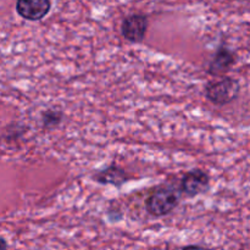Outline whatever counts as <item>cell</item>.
<instances>
[{
    "instance_id": "obj_1",
    "label": "cell",
    "mask_w": 250,
    "mask_h": 250,
    "mask_svg": "<svg viewBox=\"0 0 250 250\" xmlns=\"http://www.w3.org/2000/svg\"><path fill=\"white\" fill-rule=\"evenodd\" d=\"M180 190L171 186L156 188L146 199V209L155 217L165 216L175 210L180 203Z\"/></svg>"
},
{
    "instance_id": "obj_5",
    "label": "cell",
    "mask_w": 250,
    "mask_h": 250,
    "mask_svg": "<svg viewBox=\"0 0 250 250\" xmlns=\"http://www.w3.org/2000/svg\"><path fill=\"white\" fill-rule=\"evenodd\" d=\"M148 29V20L143 15H131L122 22V36L132 43H139L144 39Z\"/></svg>"
},
{
    "instance_id": "obj_6",
    "label": "cell",
    "mask_w": 250,
    "mask_h": 250,
    "mask_svg": "<svg viewBox=\"0 0 250 250\" xmlns=\"http://www.w3.org/2000/svg\"><path fill=\"white\" fill-rule=\"evenodd\" d=\"M234 54L226 46H220L215 53L209 66V73L214 76H221L226 73L234 63Z\"/></svg>"
},
{
    "instance_id": "obj_2",
    "label": "cell",
    "mask_w": 250,
    "mask_h": 250,
    "mask_svg": "<svg viewBox=\"0 0 250 250\" xmlns=\"http://www.w3.org/2000/svg\"><path fill=\"white\" fill-rule=\"evenodd\" d=\"M239 93V83L234 78L224 77L219 81L208 83L205 95L216 105H226L233 102Z\"/></svg>"
},
{
    "instance_id": "obj_8",
    "label": "cell",
    "mask_w": 250,
    "mask_h": 250,
    "mask_svg": "<svg viewBox=\"0 0 250 250\" xmlns=\"http://www.w3.org/2000/svg\"><path fill=\"white\" fill-rule=\"evenodd\" d=\"M61 119H62V114L56 110H48L46 112H44L43 115V125L44 127H48V128H51V127H55L60 124Z\"/></svg>"
},
{
    "instance_id": "obj_4",
    "label": "cell",
    "mask_w": 250,
    "mask_h": 250,
    "mask_svg": "<svg viewBox=\"0 0 250 250\" xmlns=\"http://www.w3.org/2000/svg\"><path fill=\"white\" fill-rule=\"evenodd\" d=\"M210 178L202 170H193L186 173L181 181V190L188 197H197L209 188Z\"/></svg>"
},
{
    "instance_id": "obj_3",
    "label": "cell",
    "mask_w": 250,
    "mask_h": 250,
    "mask_svg": "<svg viewBox=\"0 0 250 250\" xmlns=\"http://www.w3.org/2000/svg\"><path fill=\"white\" fill-rule=\"evenodd\" d=\"M50 0H17L16 11L22 19L39 21L50 11Z\"/></svg>"
},
{
    "instance_id": "obj_9",
    "label": "cell",
    "mask_w": 250,
    "mask_h": 250,
    "mask_svg": "<svg viewBox=\"0 0 250 250\" xmlns=\"http://www.w3.org/2000/svg\"><path fill=\"white\" fill-rule=\"evenodd\" d=\"M182 250H210V249L204 248V247H202V246H187V247H185Z\"/></svg>"
},
{
    "instance_id": "obj_10",
    "label": "cell",
    "mask_w": 250,
    "mask_h": 250,
    "mask_svg": "<svg viewBox=\"0 0 250 250\" xmlns=\"http://www.w3.org/2000/svg\"><path fill=\"white\" fill-rule=\"evenodd\" d=\"M0 250H7V243L4 238L0 237Z\"/></svg>"
},
{
    "instance_id": "obj_7",
    "label": "cell",
    "mask_w": 250,
    "mask_h": 250,
    "mask_svg": "<svg viewBox=\"0 0 250 250\" xmlns=\"http://www.w3.org/2000/svg\"><path fill=\"white\" fill-rule=\"evenodd\" d=\"M97 181L102 185L122 186L127 181V175L117 166H110L97 175Z\"/></svg>"
}]
</instances>
